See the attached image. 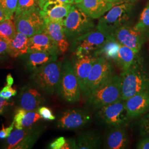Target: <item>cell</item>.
<instances>
[{
	"label": "cell",
	"instance_id": "cell-9",
	"mask_svg": "<svg viewBox=\"0 0 149 149\" xmlns=\"http://www.w3.org/2000/svg\"><path fill=\"white\" fill-rule=\"evenodd\" d=\"M97 117L102 122L112 127H124L130 120L125 108V101L122 99L98 109Z\"/></svg>",
	"mask_w": 149,
	"mask_h": 149
},
{
	"label": "cell",
	"instance_id": "cell-5",
	"mask_svg": "<svg viewBox=\"0 0 149 149\" xmlns=\"http://www.w3.org/2000/svg\"><path fill=\"white\" fill-rule=\"evenodd\" d=\"M92 19L76 4H73L64 21V29L68 40L73 41L74 39L93 30L95 24Z\"/></svg>",
	"mask_w": 149,
	"mask_h": 149
},
{
	"label": "cell",
	"instance_id": "cell-41",
	"mask_svg": "<svg viewBox=\"0 0 149 149\" xmlns=\"http://www.w3.org/2000/svg\"><path fill=\"white\" fill-rule=\"evenodd\" d=\"M5 19H7L5 13L3 10H2V8L0 6V21H3Z\"/></svg>",
	"mask_w": 149,
	"mask_h": 149
},
{
	"label": "cell",
	"instance_id": "cell-17",
	"mask_svg": "<svg viewBox=\"0 0 149 149\" xmlns=\"http://www.w3.org/2000/svg\"><path fill=\"white\" fill-rule=\"evenodd\" d=\"M45 22L46 24L44 32L48 34L56 44L60 53L64 54L67 52L69 47L65 32L64 23L50 21Z\"/></svg>",
	"mask_w": 149,
	"mask_h": 149
},
{
	"label": "cell",
	"instance_id": "cell-15",
	"mask_svg": "<svg viewBox=\"0 0 149 149\" xmlns=\"http://www.w3.org/2000/svg\"><path fill=\"white\" fill-rule=\"evenodd\" d=\"M97 58L94 54L75 56L72 60L74 72L79 82L81 91L85 92L88 77Z\"/></svg>",
	"mask_w": 149,
	"mask_h": 149
},
{
	"label": "cell",
	"instance_id": "cell-1",
	"mask_svg": "<svg viewBox=\"0 0 149 149\" xmlns=\"http://www.w3.org/2000/svg\"><path fill=\"white\" fill-rule=\"evenodd\" d=\"M122 99L125 101L139 93L149 90V74L139 56L133 64L120 74Z\"/></svg>",
	"mask_w": 149,
	"mask_h": 149
},
{
	"label": "cell",
	"instance_id": "cell-16",
	"mask_svg": "<svg viewBox=\"0 0 149 149\" xmlns=\"http://www.w3.org/2000/svg\"><path fill=\"white\" fill-rule=\"evenodd\" d=\"M125 106L130 119L143 116L149 111V90L132 96L125 101Z\"/></svg>",
	"mask_w": 149,
	"mask_h": 149
},
{
	"label": "cell",
	"instance_id": "cell-24",
	"mask_svg": "<svg viewBox=\"0 0 149 149\" xmlns=\"http://www.w3.org/2000/svg\"><path fill=\"white\" fill-rule=\"evenodd\" d=\"M29 37L21 32H16L15 37L8 43V55L16 58L28 53Z\"/></svg>",
	"mask_w": 149,
	"mask_h": 149
},
{
	"label": "cell",
	"instance_id": "cell-34",
	"mask_svg": "<svg viewBox=\"0 0 149 149\" xmlns=\"http://www.w3.org/2000/svg\"><path fill=\"white\" fill-rule=\"evenodd\" d=\"M38 113L40 114L42 118L45 120H54L56 117L54 116L52 111L47 107H39L37 109Z\"/></svg>",
	"mask_w": 149,
	"mask_h": 149
},
{
	"label": "cell",
	"instance_id": "cell-2",
	"mask_svg": "<svg viewBox=\"0 0 149 149\" xmlns=\"http://www.w3.org/2000/svg\"><path fill=\"white\" fill-rule=\"evenodd\" d=\"M133 2L122 1L114 4L112 8L100 18L97 29L113 37L119 28L127 24L133 9Z\"/></svg>",
	"mask_w": 149,
	"mask_h": 149
},
{
	"label": "cell",
	"instance_id": "cell-7",
	"mask_svg": "<svg viewBox=\"0 0 149 149\" xmlns=\"http://www.w3.org/2000/svg\"><path fill=\"white\" fill-rule=\"evenodd\" d=\"M114 39L98 30H92L74 39L71 49L75 56L94 54L110 39Z\"/></svg>",
	"mask_w": 149,
	"mask_h": 149
},
{
	"label": "cell",
	"instance_id": "cell-13",
	"mask_svg": "<svg viewBox=\"0 0 149 149\" xmlns=\"http://www.w3.org/2000/svg\"><path fill=\"white\" fill-rule=\"evenodd\" d=\"M91 121L90 114L80 109H68L63 112L57 121V127L65 130H77Z\"/></svg>",
	"mask_w": 149,
	"mask_h": 149
},
{
	"label": "cell",
	"instance_id": "cell-37",
	"mask_svg": "<svg viewBox=\"0 0 149 149\" xmlns=\"http://www.w3.org/2000/svg\"><path fill=\"white\" fill-rule=\"evenodd\" d=\"M7 54L8 55V42L0 38V59H3Z\"/></svg>",
	"mask_w": 149,
	"mask_h": 149
},
{
	"label": "cell",
	"instance_id": "cell-8",
	"mask_svg": "<svg viewBox=\"0 0 149 149\" xmlns=\"http://www.w3.org/2000/svg\"><path fill=\"white\" fill-rule=\"evenodd\" d=\"M17 32L26 34L29 38L44 31L46 22L40 13V10L25 11L15 16Z\"/></svg>",
	"mask_w": 149,
	"mask_h": 149
},
{
	"label": "cell",
	"instance_id": "cell-10",
	"mask_svg": "<svg viewBox=\"0 0 149 149\" xmlns=\"http://www.w3.org/2000/svg\"><path fill=\"white\" fill-rule=\"evenodd\" d=\"M41 127H31L22 129H16L7 138L4 149H26L32 148L42 133Z\"/></svg>",
	"mask_w": 149,
	"mask_h": 149
},
{
	"label": "cell",
	"instance_id": "cell-45",
	"mask_svg": "<svg viewBox=\"0 0 149 149\" xmlns=\"http://www.w3.org/2000/svg\"><path fill=\"white\" fill-rule=\"evenodd\" d=\"M122 1H129V2H135L136 1H138V0H122Z\"/></svg>",
	"mask_w": 149,
	"mask_h": 149
},
{
	"label": "cell",
	"instance_id": "cell-12",
	"mask_svg": "<svg viewBox=\"0 0 149 149\" xmlns=\"http://www.w3.org/2000/svg\"><path fill=\"white\" fill-rule=\"evenodd\" d=\"M143 33L134 27L125 24L114 33L113 37L119 44L131 48L136 53H139L145 42Z\"/></svg>",
	"mask_w": 149,
	"mask_h": 149
},
{
	"label": "cell",
	"instance_id": "cell-20",
	"mask_svg": "<svg viewBox=\"0 0 149 149\" xmlns=\"http://www.w3.org/2000/svg\"><path fill=\"white\" fill-rule=\"evenodd\" d=\"M76 5L92 19L100 18L114 5L104 0H82Z\"/></svg>",
	"mask_w": 149,
	"mask_h": 149
},
{
	"label": "cell",
	"instance_id": "cell-23",
	"mask_svg": "<svg viewBox=\"0 0 149 149\" xmlns=\"http://www.w3.org/2000/svg\"><path fill=\"white\" fill-rule=\"evenodd\" d=\"M41 118L37 110L27 111L21 107L17 109L13 122L16 129H22L33 126Z\"/></svg>",
	"mask_w": 149,
	"mask_h": 149
},
{
	"label": "cell",
	"instance_id": "cell-29",
	"mask_svg": "<svg viewBox=\"0 0 149 149\" xmlns=\"http://www.w3.org/2000/svg\"><path fill=\"white\" fill-rule=\"evenodd\" d=\"M52 149H76V141L74 139H68L60 136L55 139L50 145Z\"/></svg>",
	"mask_w": 149,
	"mask_h": 149
},
{
	"label": "cell",
	"instance_id": "cell-40",
	"mask_svg": "<svg viewBox=\"0 0 149 149\" xmlns=\"http://www.w3.org/2000/svg\"><path fill=\"white\" fill-rule=\"evenodd\" d=\"M6 82H7V85L10 86L13 85L14 81H13V78L11 74H7V77H6Z\"/></svg>",
	"mask_w": 149,
	"mask_h": 149
},
{
	"label": "cell",
	"instance_id": "cell-27",
	"mask_svg": "<svg viewBox=\"0 0 149 149\" xmlns=\"http://www.w3.org/2000/svg\"><path fill=\"white\" fill-rule=\"evenodd\" d=\"M120 45V44L114 39H110L96 52L94 55L97 57H103L109 61H114L116 62Z\"/></svg>",
	"mask_w": 149,
	"mask_h": 149
},
{
	"label": "cell",
	"instance_id": "cell-18",
	"mask_svg": "<svg viewBox=\"0 0 149 149\" xmlns=\"http://www.w3.org/2000/svg\"><path fill=\"white\" fill-rule=\"evenodd\" d=\"M35 52H45L55 55L60 54L56 44L45 32L29 38L28 53Z\"/></svg>",
	"mask_w": 149,
	"mask_h": 149
},
{
	"label": "cell",
	"instance_id": "cell-26",
	"mask_svg": "<svg viewBox=\"0 0 149 149\" xmlns=\"http://www.w3.org/2000/svg\"><path fill=\"white\" fill-rule=\"evenodd\" d=\"M138 54L131 48L120 44L116 62L122 72L126 71L138 58Z\"/></svg>",
	"mask_w": 149,
	"mask_h": 149
},
{
	"label": "cell",
	"instance_id": "cell-6",
	"mask_svg": "<svg viewBox=\"0 0 149 149\" xmlns=\"http://www.w3.org/2000/svg\"><path fill=\"white\" fill-rule=\"evenodd\" d=\"M81 92L79 82L74 74L72 63L65 59L62 65L61 77L57 89L58 94L65 101L74 103L80 100Z\"/></svg>",
	"mask_w": 149,
	"mask_h": 149
},
{
	"label": "cell",
	"instance_id": "cell-25",
	"mask_svg": "<svg viewBox=\"0 0 149 149\" xmlns=\"http://www.w3.org/2000/svg\"><path fill=\"white\" fill-rule=\"evenodd\" d=\"M76 149H99L101 146V138L94 131H86L79 135L76 140Z\"/></svg>",
	"mask_w": 149,
	"mask_h": 149
},
{
	"label": "cell",
	"instance_id": "cell-42",
	"mask_svg": "<svg viewBox=\"0 0 149 149\" xmlns=\"http://www.w3.org/2000/svg\"><path fill=\"white\" fill-rule=\"evenodd\" d=\"M104 1L108 2H109V3H112L113 4H116L118 2H120L122 0H104Z\"/></svg>",
	"mask_w": 149,
	"mask_h": 149
},
{
	"label": "cell",
	"instance_id": "cell-33",
	"mask_svg": "<svg viewBox=\"0 0 149 149\" xmlns=\"http://www.w3.org/2000/svg\"><path fill=\"white\" fill-rule=\"evenodd\" d=\"M139 128L141 136H145L149 135V111L141 118L139 123Z\"/></svg>",
	"mask_w": 149,
	"mask_h": 149
},
{
	"label": "cell",
	"instance_id": "cell-3",
	"mask_svg": "<svg viewBox=\"0 0 149 149\" xmlns=\"http://www.w3.org/2000/svg\"><path fill=\"white\" fill-rule=\"evenodd\" d=\"M87 97L88 104L97 109L122 100L120 76L113 74Z\"/></svg>",
	"mask_w": 149,
	"mask_h": 149
},
{
	"label": "cell",
	"instance_id": "cell-28",
	"mask_svg": "<svg viewBox=\"0 0 149 149\" xmlns=\"http://www.w3.org/2000/svg\"><path fill=\"white\" fill-rule=\"evenodd\" d=\"M16 26L12 19H5L0 23V38L7 41L8 43L16 35Z\"/></svg>",
	"mask_w": 149,
	"mask_h": 149
},
{
	"label": "cell",
	"instance_id": "cell-31",
	"mask_svg": "<svg viewBox=\"0 0 149 149\" xmlns=\"http://www.w3.org/2000/svg\"><path fill=\"white\" fill-rule=\"evenodd\" d=\"M134 27L139 31L145 32L149 29V0L142 11L138 21Z\"/></svg>",
	"mask_w": 149,
	"mask_h": 149
},
{
	"label": "cell",
	"instance_id": "cell-36",
	"mask_svg": "<svg viewBox=\"0 0 149 149\" xmlns=\"http://www.w3.org/2000/svg\"><path fill=\"white\" fill-rule=\"evenodd\" d=\"M15 127V123L13 121L11 125L7 128H5L4 125L2 124V129L0 130V139H5L7 138L11 134Z\"/></svg>",
	"mask_w": 149,
	"mask_h": 149
},
{
	"label": "cell",
	"instance_id": "cell-4",
	"mask_svg": "<svg viewBox=\"0 0 149 149\" xmlns=\"http://www.w3.org/2000/svg\"><path fill=\"white\" fill-rule=\"evenodd\" d=\"M62 65L56 60L34 70L30 77L32 84L48 94H53L58 87Z\"/></svg>",
	"mask_w": 149,
	"mask_h": 149
},
{
	"label": "cell",
	"instance_id": "cell-19",
	"mask_svg": "<svg viewBox=\"0 0 149 149\" xmlns=\"http://www.w3.org/2000/svg\"><path fill=\"white\" fill-rule=\"evenodd\" d=\"M130 144L126 130L123 127H113L106 134L104 146L108 149H124Z\"/></svg>",
	"mask_w": 149,
	"mask_h": 149
},
{
	"label": "cell",
	"instance_id": "cell-21",
	"mask_svg": "<svg viewBox=\"0 0 149 149\" xmlns=\"http://www.w3.org/2000/svg\"><path fill=\"white\" fill-rule=\"evenodd\" d=\"M19 98L20 106L27 111L37 110L45 102L42 95L37 90L29 86L22 88Z\"/></svg>",
	"mask_w": 149,
	"mask_h": 149
},
{
	"label": "cell",
	"instance_id": "cell-43",
	"mask_svg": "<svg viewBox=\"0 0 149 149\" xmlns=\"http://www.w3.org/2000/svg\"><path fill=\"white\" fill-rule=\"evenodd\" d=\"M60 1L63 2H64V3H69V4H71V5L74 4L72 0H60Z\"/></svg>",
	"mask_w": 149,
	"mask_h": 149
},
{
	"label": "cell",
	"instance_id": "cell-32",
	"mask_svg": "<svg viewBox=\"0 0 149 149\" xmlns=\"http://www.w3.org/2000/svg\"><path fill=\"white\" fill-rule=\"evenodd\" d=\"M18 0H0V6L5 13L7 19H12L16 13Z\"/></svg>",
	"mask_w": 149,
	"mask_h": 149
},
{
	"label": "cell",
	"instance_id": "cell-44",
	"mask_svg": "<svg viewBox=\"0 0 149 149\" xmlns=\"http://www.w3.org/2000/svg\"><path fill=\"white\" fill-rule=\"evenodd\" d=\"M72 1L74 2V4H78V3H80L82 0H72Z\"/></svg>",
	"mask_w": 149,
	"mask_h": 149
},
{
	"label": "cell",
	"instance_id": "cell-14",
	"mask_svg": "<svg viewBox=\"0 0 149 149\" xmlns=\"http://www.w3.org/2000/svg\"><path fill=\"white\" fill-rule=\"evenodd\" d=\"M72 5L60 0H40L39 2L40 13L45 21L64 23Z\"/></svg>",
	"mask_w": 149,
	"mask_h": 149
},
{
	"label": "cell",
	"instance_id": "cell-30",
	"mask_svg": "<svg viewBox=\"0 0 149 149\" xmlns=\"http://www.w3.org/2000/svg\"><path fill=\"white\" fill-rule=\"evenodd\" d=\"M40 0H18L15 16L25 11L39 9Z\"/></svg>",
	"mask_w": 149,
	"mask_h": 149
},
{
	"label": "cell",
	"instance_id": "cell-11",
	"mask_svg": "<svg viewBox=\"0 0 149 149\" xmlns=\"http://www.w3.org/2000/svg\"><path fill=\"white\" fill-rule=\"evenodd\" d=\"M113 74V68L111 61L103 57H98L88 75L84 93L87 97Z\"/></svg>",
	"mask_w": 149,
	"mask_h": 149
},
{
	"label": "cell",
	"instance_id": "cell-38",
	"mask_svg": "<svg viewBox=\"0 0 149 149\" xmlns=\"http://www.w3.org/2000/svg\"><path fill=\"white\" fill-rule=\"evenodd\" d=\"M138 149H149V135L141 139L136 146Z\"/></svg>",
	"mask_w": 149,
	"mask_h": 149
},
{
	"label": "cell",
	"instance_id": "cell-22",
	"mask_svg": "<svg viewBox=\"0 0 149 149\" xmlns=\"http://www.w3.org/2000/svg\"><path fill=\"white\" fill-rule=\"evenodd\" d=\"M23 60L28 70L33 71L45 64L58 59V55L41 52H35L23 55Z\"/></svg>",
	"mask_w": 149,
	"mask_h": 149
},
{
	"label": "cell",
	"instance_id": "cell-46",
	"mask_svg": "<svg viewBox=\"0 0 149 149\" xmlns=\"http://www.w3.org/2000/svg\"><path fill=\"white\" fill-rule=\"evenodd\" d=\"M1 22H2V21H0V23H1Z\"/></svg>",
	"mask_w": 149,
	"mask_h": 149
},
{
	"label": "cell",
	"instance_id": "cell-35",
	"mask_svg": "<svg viewBox=\"0 0 149 149\" xmlns=\"http://www.w3.org/2000/svg\"><path fill=\"white\" fill-rule=\"evenodd\" d=\"M17 93V91L12 86L7 85L0 91V96L7 100L10 99L13 96H16Z\"/></svg>",
	"mask_w": 149,
	"mask_h": 149
},
{
	"label": "cell",
	"instance_id": "cell-39",
	"mask_svg": "<svg viewBox=\"0 0 149 149\" xmlns=\"http://www.w3.org/2000/svg\"><path fill=\"white\" fill-rule=\"evenodd\" d=\"M12 103H9L6 100L2 98L1 96H0V107L3 108H5L6 107L9 105H11Z\"/></svg>",
	"mask_w": 149,
	"mask_h": 149
}]
</instances>
